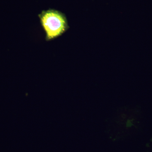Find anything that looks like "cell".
Returning <instances> with one entry per match:
<instances>
[{
    "label": "cell",
    "instance_id": "cell-1",
    "mask_svg": "<svg viewBox=\"0 0 152 152\" xmlns=\"http://www.w3.org/2000/svg\"><path fill=\"white\" fill-rule=\"evenodd\" d=\"M47 41L53 40L62 35L69 28L65 15L61 12L49 9L38 15Z\"/></svg>",
    "mask_w": 152,
    "mask_h": 152
}]
</instances>
